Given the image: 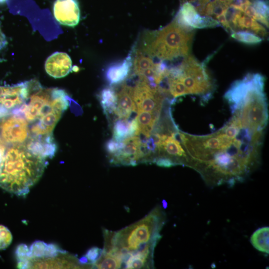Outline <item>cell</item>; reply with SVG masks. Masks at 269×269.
Wrapping results in <instances>:
<instances>
[{"instance_id": "obj_2", "label": "cell", "mask_w": 269, "mask_h": 269, "mask_svg": "<svg viewBox=\"0 0 269 269\" xmlns=\"http://www.w3.org/2000/svg\"><path fill=\"white\" fill-rule=\"evenodd\" d=\"M26 84L27 98L11 114L26 121L32 135H47L52 132L59 117L68 107L70 98L64 90L44 88L35 79L26 81Z\"/></svg>"}, {"instance_id": "obj_9", "label": "cell", "mask_w": 269, "mask_h": 269, "mask_svg": "<svg viewBox=\"0 0 269 269\" xmlns=\"http://www.w3.org/2000/svg\"><path fill=\"white\" fill-rule=\"evenodd\" d=\"M122 142V148L111 156V163L134 166L139 160L147 156L142 141L137 136L128 137Z\"/></svg>"}, {"instance_id": "obj_15", "label": "cell", "mask_w": 269, "mask_h": 269, "mask_svg": "<svg viewBox=\"0 0 269 269\" xmlns=\"http://www.w3.org/2000/svg\"><path fill=\"white\" fill-rule=\"evenodd\" d=\"M161 114L147 111H138L136 119L138 125L140 134H142L146 138H149L158 121Z\"/></svg>"}, {"instance_id": "obj_4", "label": "cell", "mask_w": 269, "mask_h": 269, "mask_svg": "<svg viewBox=\"0 0 269 269\" xmlns=\"http://www.w3.org/2000/svg\"><path fill=\"white\" fill-rule=\"evenodd\" d=\"M45 166V158L24 144H7L0 163V187L25 195L41 176Z\"/></svg>"}, {"instance_id": "obj_25", "label": "cell", "mask_w": 269, "mask_h": 269, "mask_svg": "<svg viewBox=\"0 0 269 269\" xmlns=\"http://www.w3.org/2000/svg\"><path fill=\"white\" fill-rule=\"evenodd\" d=\"M123 143L122 141L118 142L113 139L107 141L106 143V149L110 155H114L118 152L123 147Z\"/></svg>"}, {"instance_id": "obj_8", "label": "cell", "mask_w": 269, "mask_h": 269, "mask_svg": "<svg viewBox=\"0 0 269 269\" xmlns=\"http://www.w3.org/2000/svg\"><path fill=\"white\" fill-rule=\"evenodd\" d=\"M30 137L29 125L21 116L10 114L0 124V138L8 144H25Z\"/></svg>"}, {"instance_id": "obj_21", "label": "cell", "mask_w": 269, "mask_h": 269, "mask_svg": "<svg viewBox=\"0 0 269 269\" xmlns=\"http://www.w3.org/2000/svg\"><path fill=\"white\" fill-rule=\"evenodd\" d=\"M231 36L237 41L247 44H257L262 41L261 37L248 30L233 31L231 33Z\"/></svg>"}, {"instance_id": "obj_19", "label": "cell", "mask_w": 269, "mask_h": 269, "mask_svg": "<svg viewBox=\"0 0 269 269\" xmlns=\"http://www.w3.org/2000/svg\"><path fill=\"white\" fill-rule=\"evenodd\" d=\"M156 63L152 59L140 51H137L134 61V71L135 75L140 76L145 71L154 68Z\"/></svg>"}, {"instance_id": "obj_31", "label": "cell", "mask_w": 269, "mask_h": 269, "mask_svg": "<svg viewBox=\"0 0 269 269\" xmlns=\"http://www.w3.org/2000/svg\"><path fill=\"white\" fill-rule=\"evenodd\" d=\"M0 122H1V121L0 120Z\"/></svg>"}, {"instance_id": "obj_17", "label": "cell", "mask_w": 269, "mask_h": 269, "mask_svg": "<svg viewBox=\"0 0 269 269\" xmlns=\"http://www.w3.org/2000/svg\"><path fill=\"white\" fill-rule=\"evenodd\" d=\"M269 228L263 227L256 230L251 237V243L260 252L269 253Z\"/></svg>"}, {"instance_id": "obj_6", "label": "cell", "mask_w": 269, "mask_h": 269, "mask_svg": "<svg viewBox=\"0 0 269 269\" xmlns=\"http://www.w3.org/2000/svg\"><path fill=\"white\" fill-rule=\"evenodd\" d=\"M206 62H199L190 54L184 58L179 64L181 69L180 75L176 79L182 82L188 95L200 96L203 101L211 98L215 88V84L209 73Z\"/></svg>"}, {"instance_id": "obj_30", "label": "cell", "mask_w": 269, "mask_h": 269, "mask_svg": "<svg viewBox=\"0 0 269 269\" xmlns=\"http://www.w3.org/2000/svg\"><path fill=\"white\" fill-rule=\"evenodd\" d=\"M162 203L163 208L164 209H166L167 207V203L166 201L164 199H163L162 201Z\"/></svg>"}, {"instance_id": "obj_20", "label": "cell", "mask_w": 269, "mask_h": 269, "mask_svg": "<svg viewBox=\"0 0 269 269\" xmlns=\"http://www.w3.org/2000/svg\"><path fill=\"white\" fill-rule=\"evenodd\" d=\"M123 261L118 257L102 252L100 257L94 264L97 269H120Z\"/></svg>"}, {"instance_id": "obj_26", "label": "cell", "mask_w": 269, "mask_h": 269, "mask_svg": "<svg viewBox=\"0 0 269 269\" xmlns=\"http://www.w3.org/2000/svg\"><path fill=\"white\" fill-rule=\"evenodd\" d=\"M102 252V249L97 247H94L88 250L85 257L88 261H90L89 263L94 264L100 257Z\"/></svg>"}, {"instance_id": "obj_28", "label": "cell", "mask_w": 269, "mask_h": 269, "mask_svg": "<svg viewBox=\"0 0 269 269\" xmlns=\"http://www.w3.org/2000/svg\"><path fill=\"white\" fill-rule=\"evenodd\" d=\"M7 44L5 35L2 31L0 23V52Z\"/></svg>"}, {"instance_id": "obj_7", "label": "cell", "mask_w": 269, "mask_h": 269, "mask_svg": "<svg viewBox=\"0 0 269 269\" xmlns=\"http://www.w3.org/2000/svg\"><path fill=\"white\" fill-rule=\"evenodd\" d=\"M133 96L136 112L143 111L158 114H161L167 96L159 87H151L146 78L141 76L133 88Z\"/></svg>"}, {"instance_id": "obj_14", "label": "cell", "mask_w": 269, "mask_h": 269, "mask_svg": "<svg viewBox=\"0 0 269 269\" xmlns=\"http://www.w3.org/2000/svg\"><path fill=\"white\" fill-rule=\"evenodd\" d=\"M133 65L132 50L122 62L108 67L105 76L110 85H116L123 82L129 75Z\"/></svg>"}, {"instance_id": "obj_11", "label": "cell", "mask_w": 269, "mask_h": 269, "mask_svg": "<svg viewBox=\"0 0 269 269\" xmlns=\"http://www.w3.org/2000/svg\"><path fill=\"white\" fill-rule=\"evenodd\" d=\"M53 14L61 24L74 27L80 20V9L77 0H56L53 4Z\"/></svg>"}, {"instance_id": "obj_13", "label": "cell", "mask_w": 269, "mask_h": 269, "mask_svg": "<svg viewBox=\"0 0 269 269\" xmlns=\"http://www.w3.org/2000/svg\"><path fill=\"white\" fill-rule=\"evenodd\" d=\"M134 112H136V108L134 99L133 88L124 84L117 93V105L115 114L119 119H128Z\"/></svg>"}, {"instance_id": "obj_22", "label": "cell", "mask_w": 269, "mask_h": 269, "mask_svg": "<svg viewBox=\"0 0 269 269\" xmlns=\"http://www.w3.org/2000/svg\"><path fill=\"white\" fill-rule=\"evenodd\" d=\"M126 269H141L153 267V262L140 256L137 254L132 255L125 262Z\"/></svg>"}, {"instance_id": "obj_16", "label": "cell", "mask_w": 269, "mask_h": 269, "mask_svg": "<svg viewBox=\"0 0 269 269\" xmlns=\"http://www.w3.org/2000/svg\"><path fill=\"white\" fill-rule=\"evenodd\" d=\"M99 99L105 114L108 116L115 113L117 105V94L113 88H104L99 95Z\"/></svg>"}, {"instance_id": "obj_1", "label": "cell", "mask_w": 269, "mask_h": 269, "mask_svg": "<svg viewBox=\"0 0 269 269\" xmlns=\"http://www.w3.org/2000/svg\"><path fill=\"white\" fill-rule=\"evenodd\" d=\"M232 116L219 130L207 135L179 130L188 167L198 172L209 186H234L243 182L258 167L269 115L252 102L230 105Z\"/></svg>"}, {"instance_id": "obj_24", "label": "cell", "mask_w": 269, "mask_h": 269, "mask_svg": "<svg viewBox=\"0 0 269 269\" xmlns=\"http://www.w3.org/2000/svg\"><path fill=\"white\" fill-rule=\"evenodd\" d=\"M251 5L258 13L269 19V5L267 1L265 0H252Z\"/></svg>"}, {"instance_id": "obj_3", "label": "cell", "mask_w": 269, "mask_h": 269, "mask_svg": "<svg viewBox=\"0 0 269 269\" xmlns=\"http://www.w3.org/2000/svg\"><path fill=\"white\" fill-rule=\"evenodd\" d=\"M165 222V214L158 206L142 219L120 231L104 229L103 251L125 263L132 255L146 248L154 249L161 238L160 232Z\"/></svg>"}, {"instance_id": "obj_5", "label": "cell", "mask_w": 269, "mask_h": 269, "mask_svg": "<svg viewBox=\"0 0 269 269\" xmlns=\"http://www.w3.org/2000/svg\"><path fill=\"white\" fill-rule=\"evenodd\" d=\"M194 33L193 29H185L174 20L160 30L146 32L142 51L161 61L184 58L190 55Z\"/></svg>"}, {"instance_id": "obj_18", "label": "cell", "mask_w": 269, "mask_h": 269, "mask_svg": "<svg viewBox=\"0 0 269 269\" xmlns=\"http://www.w3.org/2000/svg\"><path fill=\"white\" fill-rule=\"evenodd\" d=\"M113 139L118 142H121L124 139L132 136L130 121L127 119L117 120L113 127Z\"/></svg>"}, {"instance_id": "obj_12", "label": "cell", "mask_w": 269, "mask_h": 269, "mask_svg": "<svg viewBox=\"0 0 269 269\" xmlns=\"http://www.w3.org/2000/svg\"><path fill=\"white\" fill-rule=\"evenodd\" d=\"M72 66L71 59L66 53L56 52L47 58L45 69L52 77L60 78L70 73Z\"/></svg>"}, {"instance_id": "obj_27", "label": "cell", "mask_w": 269, "mask_h": 269, "mask_svg": "<svg viewBox=\"0 0 269 269\" xmlns=\"http://www.w3.org/2000/svg\"><path fill=\"white\" fill-rule=\"evenodd\" d=\"M152 162L159 167L166 168H169L176 165L172 160L164 157H156L152 160Z\"/></svg>"}, {"instance_id": "obj_29", "label": "cell", "mask_w": 269, "mask_h": 269, "mask_svg": "<svg viewBox=\"0 0 269 269\" xmlns=\"http://www.w3.org/2000/svg\"><path fill=\"white\" fill-rule=\"evenodd\" d=\"M7 144L0 138V163L4 155Z\"/></svg>"}, {"instance_id": "obj_10", "label": "cell", "mask_w": 269, "mask_h": 269, "mask_svg": "<svg viewBox=\"0 0 269 269\" xmlns=\"http://www.w3.org/2000/svg\"><path fill=\"white\" fill-rule=\"evenodd\" d=\"M174 21L181 27L189 30L193 28L213 27L220 25L219 22L209 16H201L189 2L181 6Z\"/></svg>"}, {"instance_id": "obj_23", "label": "cell", "mask_w": 269, "mask_h": 269, "mask_svg": "<svg viewBox=\"0 0 269 269\" xmlns=\"http://www.w3.org/2000/svg\"><path fill=\"white\" fill-rule=\"evenodd\" d=\"M12 240V236L7 227L0 225V250L7 248Z\"/></svg>"}]
</instances>
